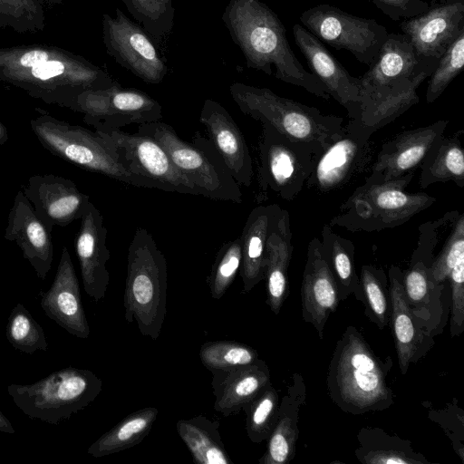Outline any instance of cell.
Here are the masks:
<instances>
[{"mask_svg": "<svg viewBox=\"0 0 464 464\" xmlns=\"http://www.w3.org/2000/svg\"><path fill=\"white\" fill-rule=\"evenodd\" d=\"M0 81L46 104L72 111L81 92L117 83L83 56L40 44L0 47Z\"/></svg>", "mask_w": 464, "mask_h": 464, "instance_id": "obj_1", "label": "cell"}, {"mask_svg": "<svg viewBox=\"0 0 464 464\" xmlns=\"http://www.w3.org/2000/svg\"><path fill=\"white\" fill-rule=\"evenodd\" d=\"M436 66L416 53L406 34H389L376 61L360 77V102L353 121L373 134L395 121L419 102L417 89Z\"/></svg>", "mask_w": 464, "mask_h": 464, "instance_id": "obj_2", "label": "cell"}, {"mask_svg": "<svg viewBox=\"0 0 464 464\" xmlns=\"http://www.w3.org/2000/svg\"><path fill=\"white\" fill-rule=\"evenodd\" d=\"M221 19L247 68L272 75L274 66L276 79L329 100L324 84L295 55L284 24L268 5L260 0H229Z\"/></svg>", "mask_w": 464, "mask_h": 464, "instance_id": "obj_3", "label": "cell"}, {"mask_svg": "<svg viewBox=\"0 0 464 464\" xmlns=\"http://www.w3.org/2000/svg\"><path fill=\"white\" fill-rule=\"evenodd\" d=\"M391 356L382 360L362 334L348 325L337 341L326 374V389L333 403L345 413L362 415L382 411L394 404L387 382Z\"/></svg>", "mask_w": 464, "mask_h": 464, "instance_id": "obj_4", "label": "cell"}, {"mask_svg": "<svg viewBox=\"0 0 464 464\" xmlns=\"http://www.w3.org/2000/svg\"><path fill=\"white\" fill-rule=\"evenodd\" d=\"M229 92L243 114L270 125L317 156L343 134V118L324 115L314 107L282 97L268 88L233 82Z\"/></svg>", "mask_w": 464, "mask_h": 464, "instance_id": "obj_5", "label": "cell"}, {"mask_svg": "<svg viewBox=\"0 0 464 464\" xmlns=\"http://www.w3.org/2000/svg\"><path fill=\"white\" fill-rule=\"evenodd\" d=\"M167 262L151 234L138 227L128 247L123 296L127 323L136 322L140 333L156 341L167 312Z\"/></svg>", "mask_w": 464, "mask_h": 464, "instance_id": "obj_6", "label": "cell"}, {"mask_svg": "<svg viewBox=\"0 0 464 464\" xmlns=\"http://www.w3.org/2000/svg\"><path fill=\"white\" fill-rule=\"evenodd\" d=\"M414 171L385 181L370 180L357 187L328 223L350 232H374L394 228L429 208L436 198L406 191Z\"/></svg>", "mask_w": 464, "mask_h": 464, "instance_id": "obj_7", "label": "cell"}, {"mask_svg": "<svg viewBox=\"0 0 464 464\" xmlns=\"http://www.w3.org/2000/svg\"><path fill=\"white\" fill-rule=\"evenodd\" d=\"M30 126L40 144L53 155L87 171L140 188L165 191L160 183L126 169L108 141L96 130L72 125L36 108Z\"/></svg>", "mask_w": 464, "mask_h": 464, "instance_id": "obj_8", "label": "cell"}, {"mask_svg": "<svg viewBox=\"0 0 464 464\" xmlns=\"http://www.w3.org/2000/svg\"><path fill=\"white\" fill-rule=\"evenodd\" d=\"M138 133L153 138L175 168L206 198L242 203L243 194L208 139L195 132L192 143L181 140L172 126L161 121L139 124Z\"/></svg>", "mask_w": 464, "mask_h": 464, "instance_id": "obj_9", "label": "cell"}, {"mask_svg": "<svg viewBox=\"0 0 464 464\" xmlns=\"http://www.w3.org/2000/svg\"><path fill=\"white\" fill-rule=\"evenodd\" d=\"M102 388L92 371L66 367L32 384H10L7 392L26 416L57 425L86 408Z\"/></svg>", "mask_w": 464, "mask_h": 464, "instance_id": "obj_10", "label": "cell"}, {"mask_svg": "<svg viewBox=\"0 0 464 464\" xmlns=\"http://www.w3.org/2000/svg\"><path fill=\"white\" fill-rule=\"evenodd\" d=\"M316 157L307 146L263 123L258 140L255 200L257 203L266 200L268 191L285 200H294L305 187Z\"/></svg>", "mask_w": 464, "mask_h": 464, "instance_id": "obj_11", "label": "cell"}, {"mask_svg": "<svg viewBox=\"0 0 464 464\" xmlns=\"http://www.w3.org/2000/svg\"><path fill=\"white\" fill-rule=\"evenodd\" d=\"M458 214V211L448 212L442 218L419 227L416 248L409 267L402 271V285L408 306L426 332L433 337L444 325L441 301L444 285H438L430 279V267L442 228L455 219Z\"/></svg>", "mask_w": 464, "mask_h": 464, "instance_id": "obj_12", "label": "cell"}, {"mask_svg": "<svg viewBox=\"0 0 464 464\" xmlns=\"http://www.w3.org/2000/svg\"><path fill=\"white\" fill-rule=\"evenodd\" d=\"M299 20L321 42L335 50L350 52L369 66L376 61L389 34L375 19L359 17L328 4L310 7Z\"/></svg>", "mask_w": 464, "mask_h": 464, "instance_id": "obj_13", "label": "cell"}, {"mask_svg": "<svg viewBox=\"0 0 464 464\" xmlns=\"http://www.w3.org/2000/svg\"><path fill=\"white\" fill-rule=\"evenodd\" d=\"M73 111L83 114V121L93 128L121 129L128 124L160 121L162 107L158 101L135 88L111 87L81 92Z\"/></svg>", "mask_w": 464, "mask_h": 464, "instance_id": "obj_14", "label": "cell"}, {"mask_svg": "<svg viewBox=\"0 0 464 464\" xmlns=\"http://www.w3.org/2000/svg\"><path fill=\"white\" fill-rule=\"evenodd\" d=\"M102 39L106 53L121 66L150 84L160 83L168 66L147 32L116 8L115 17L102 14Z\"/></svg>", "mask_w": 464, "mask_h": 464, "instance_id": "obj_15", "label": "cell"}, {"mask_svg": "<svg viewBox=\"0 0 464 464\" xmlns=\"http://www.w3.org/2000/svg\"><path fill=\"white\" fill-rule=\"evenodd\" d=\"M94 130L104 137L130 172L160 183L165 191L198 195L191 183L179 173L167 152L153 138L107 127Z\"/></svg>", "mask_w": 464, "mask_h": 464, "instance_id": "obj_16", "label": "cell"}, {"mask_svg": "<svg viewBox=\"0 0 464 464\" xmlns=\"http://www.w3.org/2000/svg\"><path fill=\"white\" fill-rule=\"evenodd\" d=\"M370 139L348 121L342 136L316 157L305 187L327 194L356 179L372 163Z\"/></svg>", "mask_w": 464, "mask_h": 464, "instance_id": "obj_17", "label": "cell"}, {"mask_svg": "<svg viewBox=\"0 0 464 464\" xmlns=\"http://www.w3.org/2000/svg\"><path fill=\"white\" fill-rule=\"evenodd\" d=\"M401 29L421 59L438 64L464 31V0H432L424 14L403 20Z\"/></svg>", "mask_w": 464, "mask_h": 464, "instance_id": "obj_18", "label": "cell"}, {"mask_svg": "<svg viewBox=\"0 0 464 464\" xmlns=\"http://www.w3.org/2000/svg\"><path fill=\"white\" fill-rule=\"evenodd\" d=\"M22 192L51 233L55 226L66 227L81 219L91 201L72 180L54 174L31 176Z\"/></svg>", "mask_w": 464, "mask_h": 464, "instance_id": "obj_19", "label": "cell"}, {"mask_svg": "<svg viewBox=\"0 0 464 464\" xmlns=\"http://www.w3.org/2000/svg\"><path fill=\"white\" fill-rule=\"evenodd\" d=\"M448 120L401 131L383 142L371 166L370 180L385 181L413 170L420 166L435 142L444 135Z\"/></svg>", "mask_w": 464, "mask_h": 464, "instance_id": "obj_20", "label": "cell"}, {"mask_svg": "<svg viewBox=\"0 0 464 464\" xmlns=\"http://www.w3.org/2000/svg\"><path fill=\"white\" fill-rule=\"evenodd\" d=\"M295 44L304 54L312 73L348 112L349 120L356 118L360 102V78L352 76L314 34L304 26H293Z\"/></svg>", "mask_w": 464, "mask_h": 464, "instance_id": "obj_21", "label": "cell"}, {"mask_svg": "<svg viewBox=\"0 0 464 464\" xmlns=\"http://www.w3.org/2000/svg\"><path fill=\"white\" fill-rule=\"evenodd\" d=\"M340 302L335 279L324 258L318 237L307 246L306 261L301 284V307L304 322L312 324L321 340L326 322Z\"/></svg>", "mask_w": 464, "mask_h": 464, "instance_id": "obj_22", "label": "cell"}, {"mask_svg": "<svg viewBox=\"0 0 464 464\" xmlns=\"http://www.w3.org/2000/svg\"><path fill=\"white\" fill-rule=\"evenodd\" d=\"M199 121L227 169L240 187H250L253 161L245 137L230 113L218 102L206 99Z\"/></svg>", "mask_w": 464, "mask_h": 464, "instance_id": "obj_23", "label": "cell"}, {"mask_svg": "<svg viewBox=\"0 0 464 464\" xmlns=\"http://www.w3.org/2000/svg\"><path fill=\"white\" fill-rule=\"evenodd\" d=\"M75 237L83 289L95 302L105 297L110 282L106 264L111 255L107 247V228L100 210L90 201L81 218Z\"/></svg>", "mask_w": 464, "mask_h": 464, "instance_id": "obj_24", "label": "cell"}, {"mask_svg": "<svg viewBox=\"0 0 464 464\" xmlns=\"http://www.w3.org/2000/svg\"><path fill=\"white\" fill-rule=\"evenodd\" d=\"M388 280L392 307L389 326L395 343L399 368L404 375L410 365L424 357L435 342L408 306L402 285V270L397 266H391Z\"/></svg>", "mask_w": 464, "mask_h": 464, "instance_id": "obj_25", "label": "cell"}, {"mask_svg": "<svg viewBox=\"0 0 464 464\" xmlns=\"http://www.w3.org/2000/svg\"><path fill=\"white\" fill-rule=\"evenodd\" d=\"M40 305L44 314L70 334L81 339L90 335V326L82 306L79 280L66 246L48 291L42 295Z\"/></svg>", "mask_w": 464, "mask_h": 464, "instance_id": "obj_26", "label": "cell"}, {"mask_svg": "<svg viewBox=\"0 0 464 464\" xmlns=\"http://www.w3.org/2000/svg\"><path fill=\"white\" fill-rule=\"evenodd\" d=\"M4 237L14 242L36 276L42 280L45 279L53 260L51 232L36 217L33 205L22 190L14 198Z\"/></svg>", "mask_w": 464, "mask_h": 464, "instance_id": "obj_27", "label": "cell"}, {"mask_svg": "<svg viewBox=\"0 0 464 464\" xmlns=\"http://www.w3.org/2000/svg\"><path fill=\"white\" fill-rule=\"evenodd\" d=\"M214 410L223 416L239 413L270 382V370L261 359L227 370H212Z\"/></svg>", "mask_w": 464, "mask_h": 464, "instance_id": "obj_28", "label": "cell"}, {"mask_svg": "<svg viewBox=\"0 0 464 464\" xmlns=\"http://www.w3.org/2000/svg\"><path fill=\"white\" fill-rule=\"evenodd\" d=\"M305 399L304 380L299 373H294L287 392L279 402L276 421L266 440V451L258 459L259 464H287L295 458L299 414Z\"/></svg>", "mask_w": 464, "mask_h": 464, "instance_id": "obj_29", "label": "cell"}, {"mask_svg": "<svg viewBox=\"0 0 464 464\" xmlns=\"http://www.w3.org/2000/svg\"><path fill=\"white\" fill-rule=\"evenodd\" d=\"M290 214L281 208L266 241V304L278 314L289 295L288 268L294 250Z\"/></svg>", "mask_w": 464, "mask_h": 464, "instance_id": "obj_30", "label": "cell"}, {"mask_svg": "<svg viewBox=\"0 0 464 464\" xmlns=\"http://www.w3.org/2000/svg\"><path fill=\"white\" fill-rule=\"evenodd\" d=\"M280 210L281 208L277 204L259 205L248 214L239 237L242 247L239 274L244 293H249L265 278L266 241Z\"/></svg>", "mask_w": 464, "mask_h": 464, "instance_id": "obj_31", "label": "cell"}, {"mask_svg": "<svg viewBox=\"0 0 464 464\" xmlns=\"http://www.w3.org/2000/svg\"><path fill=\"white\" fill-rule=\"evenodd\" d=\"M357 440L354 455L362 464H431L414 450L410 440L379 427H362Z\"/></svg>", "mask_w": 464, "mask_h": 464, "instance_id": "obj_32", "label": "cell"}, {"mask_svg": "<svg viewBox=\"0 0 464 464\" xmlns=\"http://www.w3.org/2000/svg\"><path fill=\"white\" fill-rule=\"evenodd\" d=\"M459 130L448 137L442 135L430 148L420 164L419 185L421 188L452 181L458 187L464 186V151Z\"/></svg>", "mask_w": 464, "mask_h": 464, "instance_id": "obj_33", "label": "cell"}, {"mask_svg": "<svg viewBox=\"0 0 464 464\" xmlns=\"http://www.w3.org/2000/svg\"><path fill=\"white\" fill-rule=\"evenodd\" d=\"M176 430L198 464H233L227 452L219 422L204 415L177 421Z\"/></svg>", "mask_w": 464, "mask_h": 464, "instance_id": "obj_34", "label": "cell"}, {"mask_svg": "<svg viewBox=\"0 0 464 464\" xmlns=\"http://www.w3.org/2000/svg\"><path fill=\"white\" fill-rule=\"evenodd\" d=\"M158 414V409L152 406L130 413L91 444L87 453L102 458L140 443L150 431Z\"/></svg>", "mask_w": 464, "mask_h": 464, "instance_id": "obj_35", "label": "cell"}, {"mask_svg": "<svg viewBox=\"0 0 464 464\" xmlns=\"http://www.w3.org/2000/svg\"><path fill=\"white\" fill-rule=\"evenodd\" d=\"M321 245L324 258L335 279L340 300L359 292V276L355 269L353 243L337 234L329 224L321 230Z\"/></svg>", "mask_w": 464, "mask_h": 464, "instance_id": "obj_36", "label": "cell"}, {"mask_svg": "<svg viewBox=\"0 0 464 464\" xmlns=\"http://www.w3.org/2000/svg\"><path fill=\"white\" fill-rule=\"evenodd\" d=\"M355 299L364 304L366 317L380 330L389 326L392 307L388 276L383 269L372 265L361 267Z\"/></svg>", "mask_w": 464, "mask_h": 464, "instance_id": "obj_37", "label": "cell"}, {"mask_svg": "<svg viewBox=\"0 0 464 464\" xmlns=\"http://www.w3.org/2000/svg\"><path fill=\"white\" fill-rule=\"evenodd\" d=\"M121 1L155 44H160L169 35L175 17L173 0Z\"/></svg>", "mask_w": 464, "mask_h": 464, "instance_id": "obj_38", "label": "cell"}, {"mask_svg": "<svg viewBox=\"0 0 464 464\" xmlns=\"http://www.w3.org/2000/svg\"><path fill=\"white\" fill-rule=\"evenodd\" d=\"M279 402L278 392L269 382L243 407L246 434L252 442L259 444L267 440L276 421Z\"/></svg>", "mask_w": 464, "mask_h": 464, "instance_id": "obj_39", "label": "cell"}, {"mask_svg": "<svg viewBox=\"0 0 464 464\" xmlns=\"http://www.w3.org/2000/svg\"><path fill=\"white\" fill-rule=\"evenodd\" d=\"M5 334L14 349L27 354H33L37 350L46 351L48 348L43 327L20 303L10 313Z\"/></svg>", "mask_w": 464, "mask_h": 464, "instance_id": "obj_40", "label": "cell"}, {"mask_svg": "<svg viewBox=\"0 0 464 464\" xmlns=\"http://www.w3.org/2000/svg\"><path fill=\"white\" fill-rule=\"evenodd\" d=\"M201 363L209 371L247 365L259 359L251 346L233 341H208L199 349Z\"/></svg>", "mask_w": 464, "mask_h": 464, "instance_id": "obj_41", "label": "cell"}, {"mask_svg": "<svg viewBox=\"0 0 464 464\" xmlns=\"http://www.w3.org/2000/svg\"><path fill=\"white\" fill-rule=\"evenodd\" d=\"M0 27L16 33H36L45 28L44 0H0Z\"/></svg>", "mask_w": 464, "mask_h": 464, "instance_id": "obj_42", "label": "cell"}, {"mask_svg": "<svg viewBox=\"0 0 464 464\" xmlns=\"http://www.w3.org/2000/svg\"><path fill=\"white\" fill-rule=\"evenodd\" d=\"M241 260L240 237L225 242L218 249L207 278L213 299H220L228 290L240 269Z\"/></svg>", "mask_w": 464, "mask_h": 464, "instance_id": "obj_43", "label": "cell"}, {"mask_svg": "<svg viewBox=\"0 0 464 464\" xmlns=\"http://www.w3.org/2000/svg\"><path fill=\"white\" fill-rule=\"evenodd\" d=\"M464 65V31L448 47L430 76L426 102H435L462 71Z\"/></svg>", "mask_w": 464, "mask_h": 464, "instance_id": "obj_44", "label": "cell"}, {"mask_svg": "<svg viewBox=\"0 0 464 464\" xmlns=\"http://www.w3.org/2000/svg\"><path fill=\"white\" fill-rule=\"evenodd\" d=\"M464 255V214L459 213L441 251L433 258L430 267V279L444 285L459 258Z\"/></svg>", "mask_w": 464, "mask_h": 464, "instance_id": "obj_45", "label": "cell"}, {"mask_svg": "<svg viewBox=\"0 0 464 464\" xmlns=\"http://www.w3.org/2000/svg\"><path fill=\"white\" fill-rule=\"evenodd\" d=\"M450 285V334L459 336L464 331V255L450 270L448 279Z\"/></svg>", "mask_w": 464, "mask_h": 464, "instance_id": "obj_46", "label": "cell"}, {"mask_svg": "<svg viewBox=\"0 0 464 464\" xmlns=\"http://www.w3.org/2000/svg\"><path fill=\"white\" fill-rule=\"evenodd\" d=\"M394 22L407 20L424 14L429 9L423 0H369Z\"/></svg>", "mask_w": 464, "mask_h": 464, "instance_id": "obj_47", "label": "cell"}, {"mask_svg": "<svg viewBox=\"0 0 464 464\" xmlns=\"http://www.w3.org/2000/svg\"><path fill=\"white\" fill-rule=\"evenodd\" d=\"M455 406L456 405L448 406L446 408L450 421H449L443 410L430 411H429V417L443 428L456 453L459 455L461 461L464 462V418L458 420L455 423L451 421Z\"/></svg>", "mask_w": 464, "mask_h": 464, "instance_id": "obj_48", "label": "cell"}, {"mask_svg": "<svg viewBox=\"0 0 464 464\" xmlns=\"http://www.w3.org/2000/svg\"><path fill=\"white\" fill-rule=\"evenodd\" d=\"M0 431L7 434H14L15 432L11 421L5 416L0 410Z\"/></svg>", "mask_w": 464, "mask_h": 464, "instance_id": "obj_49", "label": "cell"}, {"mask_svg": "<svg viewBox=\"0 0 464 464\" xmlns=\"http://www.w3.org/2000/svg\"><path fill=\"white\" fill-rule=\"evenodd\" d=\"M9 139L8 130L5 125L0 121V145L5 144Z\"/></svg>", "mask_w": 464, "mask_h": 464, "instance_id": "obj_50", "label": "cell"}, {"mask_svg": "<svg viewBox=\"0 0 464 464\" xmlns=\"http://www.w3.org/2000/svg\"><path fill=\"white\" fill-rule=\"evenodd\" d=\"M49 5H59L63 0H44Z\"/></svg>", "mask_w": 464, "mask_h": 464, "instance_id": "obj_51", "label": "cell"}, {"mask_svg": "<svg viewBox=\"0 0 464 464\" xmlns=\"http://www.w3.org/2000/svg\"><path fill=\"white\" fill-rule=\"evenodd\" d=\"M194 1H201V0H194Z\"/></svg>", "mask_w": 464, "mask_h": 464, "instance_id": "obj_52", "label": "cell"}]
</instances>
